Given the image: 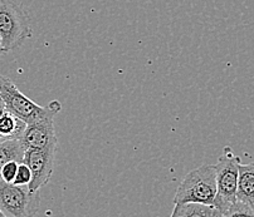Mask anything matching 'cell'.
<instances>
[{"label": "cell", "mask_w": 254, "mask_h": 217, "mask_svg": "<svg viewBox=\"0 0 254 217\" xmlns=\"http://www.w3.org/2000/svg\"><path fill=\"white\" fill-rule=\"evenodd\" d=\"M0 217H8V216H6V215H4V214H3V212L0 211Z\"/></svg>", "instance_id": "cell-17"}, {"label": "cell", "mask_w": 254, "mask_h": 217, "mask_svg": "<svg viewBox=\"0 0 254 217\" xmlns=\"http://www.w3.org/2000/svg\"><path fill=\"white\" fill-rule=\"evenodd\" d=\"M4 53H6L5 49L3 48V44H1V39H0V55H3Z\"/></svg>", "instance_id": "cell-16"}, {"label": "cell", "mask_w": 254, "mask_h": 217, "mask_svg": "<svg viewBox=\"0 0 254 217\" xmlns=\"http://www.w3.org/2000/svg\"><path fill=\"white\" fill-rule=\"evenodd\" d=\"M27 128V123L6 108L0 110V141L20 140Z\"/></svg>", "instance_id": "cell-8"}, {"label": "cell", "mask_w": 254, "mask_h": 217, "mask_svg": "<svg viewBox=\"0 0 254 217\" xmlns=\"http://www.w3.org/2000/svg\"><path fill=\"white\" fill-rule=\"evenodd\" d=\"M54 159H56V150H37V148L25 150L23 162L32 171V181L28 186L30 191L37 192L49 182L53 173Z\"/></svg>", "instance_id": "cell-7"}, {"label": "cell", "mask_w": 254, "mask_h": 217, "mask_svg": "<svg viewBox=\"0 0 254 217\" xmlns=\"http://www.w3.org/2000/svg\"><path fill=\"white\" fill-rule=\"evenodd\" d=\"M237 200L254 207V163L239 164Z\"/></svg>", "instance_id": "cell-9"}, {"label": "cell", "mask_w": 254, "mask_h": 217, "mask_svg": "<svg viewBox=\"0 0 254 217\" xmlns=\"http://www.w3.org/2000/svg\"><path fill=\"white\" fill-rule=\"evenodd\" d=\"M25 147L20 140L0 141V171L5 163L16 161L22 163L24 159Z\"/></svg>", "instance_id": "cell-11"}, {"label": "cell", "mask_w": 254, "mask_h": 217, "mask_svg": "<svg viewBox=\"0 0 254 217\" xmlns=\"http://www.w3.org/2000/svg\"><path fill=\"white\" fill-rule=\"evenodd\" d=\"M62 110V105L57 101L53 109L34 123L27 124L20 141L27 148L37 150H57V136L54 131V117Z\"/></svg>", "instance_id": "cell-6"}, {"label": "cell", "mask_w": 254, "mask_h": 217, "mask_svg": "<svg viewBox=\"0 0 254 217\" xmlns=\"http://www.w3.org/2000/svg\"><path fill=\"white\" fill-rule=\"evenodd\" d=\"M222 217H254V207L244 202L237 201L222 212Z\"/></svg>", "instance_id": "cell-12"}, {"label": "cell", "mask_w": 254, "mask_h": 217, "mask_svg": "<svg viewBox=\"0 0 254 217\" xmlns=\"http://www.w3.org/2000/svg\"><path fill=\"white\" fill-rule=\"evenodd\" d=\"M0 94H1L6 109L20 118L27 124L34 123V122L42 119L44 115H47L53 109L57 103V100H54L48 103L46 107L37 105L30 98L24 96L11 79L4 77V75H0Z\"/></svg>", "instance_id": "cell-4"}, {"label": "cell", "mask_w": 254, "mask_h": 217, "mask_svg": "<svg viewBox=\"0 0 254 217\" xmlns=\"http://www.w3.org/2000/svg\"><path fill=\"white\" fill-rule=\"evenodd\" d=\"M239 164L241 159L230 147H224L223 153L215 163L216 168V197L214 206L224 212L234 202H237L238 191Z\"/></svg>", "instance_id": "cell-3"}, {"label": "cell", "mask_w": 254, "mask_h": 217, "mask_svg": "<svg viewBox=\"0 0 254 217\" xmlns=\"http://www.w3.org/2000/svg\"><path fill=\"white\" fill-rule=\"evenodd\" d=\"M222 212L215 206H206L199 204L175 205L170 217H218Z\"/></svg>", "instance_id": "cell-10"}, {"label": "cell", "mask_w": 254, "mask_h": 217, "mask_svg": "<svg viewBox=\"0 0 254 217\" xmlns=\"http://www.w3.org/2000/svg\"><path fill=\"white\" fill-rule=\"evenodd\" d=\"M30 181H32V171L24 162H22L18 167V172H16L15 180L13 183L18 186H29Z\"/></svg>", "instance_id": "cell-14"}, {"label": "cell", "mask_w": 254, "mask_h": 217, "mask_svg": "<svg viewBox=\"0 0 254 217\" xmlns=\"http://www.w3.org/2000/svg\"><path fill=\"white\" fill-rule=\"evenodd\" d=\"M41 206L39 191L0 180V211L8 217H33Z\"/></svg>", "instance_id": "cell-5"}, {"label": "cell", "mask_w": 254, "mask_h": 217, "mask_svg": "<svg viewBox=\"0 0 254 217\" xmlns=\"http://www.w3.org/2000/svg\"><path fill=\"white\" fill-rule=\"evenodd\" d=\"M216 197L215 164H203L190 171L176 190L174 204L214 206Z\"/></svg>", "instance_id": "cell-1"}, {"label": "cell", "mask_w": 254, "mask_h": 217, "mask_svg": "<svg viewBox=\"0 0 254 217\" xmlns=\"http://www.w3.org/2000/svg\"><path fill=\"white\" fill-rule=\"evenodd\" d=\"M32 35L30 19L22 5L13 0L0 1V39L5 52L19 48Z\"/></svg>", "instance_id": "cell-2"}, {"label": "cell", "mask_w": 254, "mask_h": 217, "mask_svg": "<svg viewBox=\"0 0 254 217\" xmlns=\"http://www.w3.org/2000/svg\"><path fill=\"white\" fill-rule=\"evenodd\" d=\"M18 167H19V162L10 161L5 163L0 171V180H3L4 182L13 183L15 180L16 172H18Z\"/></svg>", "instance_id": "cell-13"}, {"label": "cell", "mask_w": 254, "mask_h": 217, "mask_svg": "<svg viewBox=\"0 0 254 217\" xmlns=\"http://www.w3.org/2000/svg\"><path fill=\"white\" fill-rule=\"evenodd\" d=\"M4 108H5V105H4V101L1 98V94H0V110L4 109Z\"/></svg>", "instance_id": "cell-15"}, {"label": "cell", "mask_w": 254, "mask_h": 217, "mask_svg": "<svg viewBox=\"0 0 254 217\" xmlns=\"http://www.w3.org/2000/svg\"><path fill=\"white\" fill-rule=\"evenodd\" d=\"M0 1H1V0H0Z\"/></svg>", "instance_id": "cell-18"}]
</instances>
